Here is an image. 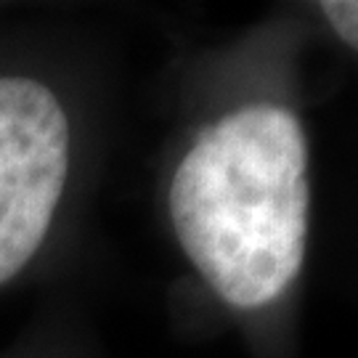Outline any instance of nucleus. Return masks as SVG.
<instances>
[{
    "mask_svg": "<svg viewBox=\"0 0 358 358\" xmlns=\"http://www.w3.org/2000/svg\"><path fill=\"white\" fill-rule=\"evenodd\" d=\"M69 173V120L51 88L0 77V287L40 250Z\"/></svg>",
    "mask_w": 358,
    "mask_h": 358,
    "instance_id": "nucleus-2",
    "label": "nucleus"
},
{
    "mask_svg": "<svg viewBox=\"0 0 358 358\" xmlns=\"http://www.w3.org/2000/svg\"><path fill=\"white\" fill-rule=\"evenodd\" d=\"M321 8L334 32L358 51V0H327Z\"/></svg>",
    "mask_w": 358,
    "mask_h": 358,
    "instance_id": "nucleus-3",
    "label": "nucleus"
},
{
    "mask_svg": "<svg viewBox=\"0 0 358 358\" xmlns=\"http://www.w3.org/2000/svg\"><path fill=\"white\" fill-rule=\"evenodd\" d=\"M306 213V141L279 106H247L207 128L170 183L186 255L236 308L266 306L294 279Z\"/></svg>",
    "mask_w": 358,
    "mask_h": 358,
    "instance_id": "nucleus-1",
    "label": "nucleus"
}]
</instances>
